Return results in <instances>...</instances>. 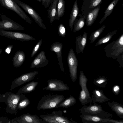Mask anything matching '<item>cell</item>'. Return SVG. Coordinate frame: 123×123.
I'll return each instance as SVG.
<instances>
[{
	"instance_id": "1",
	"label": "cell",
	"mask_w": 123,
	"mask_h": 123,
	"mask_svg": "<svg viewBox=\"0 0 123 123\" xmlns=\"http://www.w3.org/2000/svg\"><path fill=\"white\" fill-rule=\"evenodd\" d=\"M65 99L63 95L49 94L42 97L38 103L37 109L40 110L58 108V105Z\"/></svg>"
},
{
	"instance_id": "2",
	"label": "cell",
	"mask_w": 123,
	"mask_h": 123,
	"mask_svg": "<svg viewBox=\"0 0 123 123\" xmlns=\"http://www.w3.org/2000/svg\"><path fill=\"white\" fill-rule=\"evenodd\" d=\"M27 98L25 94L6 92L4 94L2 102L6 105V112L11 114L17 115V107L19 102Z\"/></svg>"
},
{
	"instance_id": "3",
	"label": "cell",
	"mask_w": 123,
	"mask_h": 123,
	"mask_svg": "<svg viewBox=\"0 0 123 123\" xmlns=\"http://www.w3.org/2000/svg\"><path fill=\"white\" fill-rule=\"evenodd\" d=\"M87 106H83L79 110V112L81 114L88 115L97 116L103 118H111L112 117V114L104 111L102 106L96 103L93 102Z\"/></svg>"
},
{
	"instance_id": "4",
	"label": "cell",
	"mask_w": 123,
	"mask_h": 123,
	"mask_svg": "<svg viewBox=\"0 0 123 123\" xmlns=\"http://www.w3.org/2000/svg\"><path fill=\"white\" fill-rule=\"evenodd\" d=\"M106 56L116 59L123 53V34L116 40L107 44L104 48Z\"/></svg>"
},
{
	"instance_id": "5",
	"label": "cell",
	"mask_w": 123,
	"mask_h": 123,
	"mask_svg": "<svg viewBox=\"0 0 123 123\" xmlns=\"http://www.w3.org/2000/svg\"><path fill=\"white\" fill-rule=\"evenodd\" d=\"M88 79L83 72L81 70L80 72L79 84L81 88L79 99L83 105L90 104L92 102L91 96L86 86Z\"/></svg>"
},
{
	"instance_id": "6",
	"label": "cell",
	"mask_w": 123,
	"mask_h": 123,
	"mask_svg": "<svg viewBox=\"0 0 123 123\" xmlns=\"http://www.w3.org/2000/svg\"><path fill=\"white\" fill-rule=\"evenodd\" d=\"M40 117L45 123H77L72 118H68L63 115V111L61 110L54 111L51 113L41 115Z\"/></svg>"
},
{
	"instance_id": "7",
	"label": "cell",
	"mask_w": 123,
	"mask_h": 123,
	"mask_svg": "<svg viewBox=\"0 0 123 123\" xmlns=\"http://www.w3.org/2000/svg\"><path fill=\"white\" fill-rule=\"evenodd\" d=\"M0 4L2 6L15 12L27 22L30 24H32L30 18L20 8L15 0H0Z\"/></svg>"
},
{
	"instance_id": "8",
	"label": "cell",
	"mask_w": 123,
	"mask_h": 123,
	"mask_svg": "<svg viewBox=\"0 0 123 123\" xmlns=\"http://www.w3.org/2000/svg\"><path fill=\"white\" fill-rule=\"evenodd\" d=\"M67 62L69 67L70 76L72 81L74 82L77 78V69L78 62L73 49L69 50L67 57Z\"/></svg>"
},
{
	"instance_id": "9",
	"label": "cell",
	"mask_w": 123,
	"mask_h": 123,
	"mask_svg": "<svg viewBox=\"0 0 123 123\" xmlns=\"http://www.w3.org/2000/svg\"><path fill=\"white\" fill-rule=\"evenodd\" d=\"M15 0L19 6L30 15L41 27L44 29H47L42 18L34 9L29 5L21 1L18 0Z\"/></svg>"
},
{
	"instance_id": "10",
	"label": "cell",
	"mask_w": 123,
	"mask_h": 123,
	"mask_svg": "<svg viewBox=\"0 0 123 123\" xmlns=\"http://www.w3.org/2000/svg\"><path fill=\"white\" fill-rule=\"evenodd\" d=\"M0 35L22 41L37 40L33 37L28 34L18 32L7 31L1 29H0Z\"/></svg>"
},
{
	"instance_id": "11",
	"label": "cell",
	"mask_w": 123,
	"mask_h": 123,
	"mask_svg": "<svg viewBox=\"0 0 123 123\" xmlns=\"http://www.w3.org/2000/svg\"><path fill=\"white\" fill-rule=\"evenodd\" d=\"M0 29L4 30H23L25 28L22 25L7 17L5 15H1Z\"/></svg>"
},
{
	"instance_id": "12",
	"label": "cell",
	"mask_w": 123,
	"mask_h": 123,
	"mask_svg": "<svg viewBox=\"0 0 123 123\" xmlns=\"http://www.w3.org/2000/svg\"><path fill=\"white\" fill-rule=\"evenodd\" d=\"M12 123H45L36 115L27 113L11 120Z\"/></svg>"
},
{
	"instance_id": "13",
	"label": "cell",
	"mask_w": 123,
	"mask_h": 123,
	"mask_svg": "<svg viewBox=\"0 0 123 123\" xmlns=\"http://www.w3.org/2000/svg\"><path fill=\"white\" fill-rule=\"evenodd\" d=\"M38 73L37 71L27 73L15 79L12 83L11 90L32 80Z\"/></svg>"
},
{
	"instance_id": "14",
	"label": "cell",
	"mask_w": 123,
	"mask_h": 123,
	"mask_svg": "<svg viewBox=\"0 0 123 123\" xmlns=\"http://www.w3.org/2000/svg\"><path fill=\"white\" fill-rule=\"evenodd\" d=\"M83 123H123V120L103 118L93 116L82 115H80Z\"/></svg>"
},
{
	"instance_id": "15",
	"label": "cell",
	"mask_w": 123,
	"mask_h": 123,
	"mask_svg": "<svg viewBox=\"0 0 123 123\" xmlns=\"http://www.w3.org/2000/svg\"><path fill=\"white\" fill-rule=\"evenodd\" d=\"M48 85L43 88V90L63 91L69 90L68 85L60 80L55 79H49L47 81Z\"/></svg>"
},
{
	"instance_id": "16",
	"label": "cell",
	"mask_w": 123,
	"mask_h": 123,
	"mask_svg": "<svg viewBox=\"0 0 123 123\" xmlns=\"http://www.w3.org/2000/svg\"><path fill=\"white\" fill-rule=\"evenodd\" d=\"M49 60L45 55L43 50L41 51L37 55L31 62L30 68H40L44 67L47 65Z\"/></svg>"
},
{
	"instance_id": "17",
	"label": "cell",
	"mask_w": 123,
	"mask_h": 123,
	"mask_svg": "<svg viewBox=\"0 0 123 123\" xmlns=\"http://www.w3.org/2000/svg\"><path fill=\"white\" fill-rule=\"evenodd\" d=\"M63 46V44L62 43L56 41L53 43L51 45L50 50L51 52H54L56 53L58 60V64L61 69L62 71L64 72L62 54Z\"/></svg>"
},
{
	"instance_id": "18",
	"label": "cell",
	"mask_w": 123,
	"mask_h": 123,
	"mask_svg": "<svg viewBox=\"0 0 123 123\" xmlns=\"http://www.w3.org/2000/svg\"><path fill=\"white\" fill-rule=\"evenodd\" d=\"M88 34L87 33L84 32L82 36L80 35L76 37V50L78 54L80 53L83 52L87 43Z\"/></svg>"
},
{
	"instance_id": "19",
	"label": "cell",
	"mask_w": 123,
	"mask_h": 123,
	"mask_svg": "<svg viewBox=\"0 0 123 123\" xmlns=\"http://www.w3.org/2000/svg\"><path fill=\"white\" fill-rule=\"evenodd\" d=\"M91 97L93 102L103 103L107 102L110 99L107 97L102 90L95 89L92 92Z\"/></svg>"
},
{
	"instance_id": "20",
	"label": "cell",
	"mask_w": 123,
	"mask_h": 123,
	"mask_svg": "<svg viewBox=\"0 0 123 123\" xmlns=\"http://www.w3.org/2000/svg\"><path fill=\"white\" fill-rule=\"evenodd\" d=\"M25 55L22 51L19 50L15 53L12 59V65L15 68L20 67L24 62Z\"/></svg>"
},
{
	"instance_id": "21",
	"label": "cell",
	"mask_w": 123,
	"mask_h": 123,
	"mask_svg": "<svg viewBox=\"0 0 123 123\" xmlns=\"http://www.w3.org/2000/svg\"><path fill=\"white\" fill-rule=\"evenodd\" d=\"M58 0H53L48 10V18L51 24H52L55 20Z\"/></svg>"
},
{
	"instance_id": "22",
	"label": "cell",
	"mask_w": 123,
	"mask_h": 123,
	"mask_svg": "<svg viewBox=\"0 0 123 123\" xmlns=\"http://www.w3.org/2000/svg\"><path fill=\"white\" fill-rule=\"evenodd\" d=\"M111 110L114 111L117 115L120 118H123V105L115 101L107 103Z\"/></svg>"
},
{
	"instance_id": "23",
	"label": "cell",
	"mask_w": 123,
	"mask_h": 123,
	"mask_svg": "<svg viewBox=\"0 0 123 123\" xmlns=\"http://www.w3.org/2000/svg\"><path fill=\"white\" fill-rule=\"evenodd\" d=\"M38 81H32L21 87L18 91L17 93H28L34 91L38 84Z\"/></svg>"
},
{
	"instance_id": "24",
	"label": "cell",
	"mask_w": 123,
	"mask_h": 123,
	"mask_svg": "<svg viewBox=\"0 0 123 123\" xmlns=\"http://www.w3.org/2000/svg\"><path fill=\"white\" fill-rule=\"evenodd\" d=\"M79 12V9L77 4V0L75 1L70 15L69 20V26L72 31L74 23Z\"/></svg>"
},
{
	"instance_id": "25",
	"label": "cell",
	"mask_w": 123,
	"mask_h": 123,
	"mask_svg": "<svg viewBox=\"0 0 123 123\" xmlns=\"http://www.w3.org/2000/svg\"><path fill=\"white\" fill-rule=\"evenodd\" d=\"M100 8L99 6L96 8L88 14L86 19V24L88 26H91L96 20Z\"/></svg>"
},
{
	"instance_id": "26",
	"label": "cell",
	"mask_w": 123,
	"mask_h": 123,
	"mask_svg": "<svg viewBox=\"0 0 123 123\" xmlns=\"http://www.w3.org/2000/svg\"><path fill=\"white\" fill-rule=\"evenodd\" d=\"M75 98L72 95L64 99L57 106V108H69L73 106L76 103Z\"/></svg>"
},
{
	"instance_id": "27",
	"label": "cell",
	"mask_w": 123,
	"mask_h": 123,
	"mask_svg": "<svg viewBox=\"0 0 123 123\" xmlns=\"http://www.w3.org/2000/svg\"><path fill=\"white\" fill-rule=\"evenodd\" d=\"M64 0H59L57 6V11L55 20H59L63 16L65 11Z\"/></svg>"
},
{
	"instance_id": "28",
	"label": "cell",
	"mask_w": 123,
	"mask_h": 123,
	"mask_svg": "<svg viewBox=\"0 0 123 123\" xmlns=\"http://www.w3.org/2000/svg\"><path fill=\"white\" fill-rule=\"evenodd\" d=\"M118 31L117 30H115L110 32L104 37L100 39L95 44V46L99 45L108 42Z\"/></svg>"
},
{
	"instance_id": "29",
	"label": "cell",
	"mask_w": 123,
	"mask_h": 123,
	"mask_svg": "<svg viewBox=\"0 0 123 123\" xmlns=\"http://www.w3.org/2000/svg\"><path fill=\"white\" fill-rule=\"evenodd\" d=\"M86 17L83 16L81 17L79 19H76L73 25V32L75 33L79 31L84 26L85 24V20Z\"/></svg>"
},
{
	"instance_id": "30",
	"label": "cell",
	"mask_w": 123,
	"mask_h": 123,
	"mask_svg": "<svg viewBox=\"0 0 123 123\" xmlns=\"http://www.w3.org/2000/svg\"><path fill=\"white\" fill-rule=\"evenodd\" d=\"M119 0H114L109 6L105 12V15L104 16L99 22L100 24H101L108 16L110 15L111 14Z\"/></svg>"
},
{
	"instance_id": "31",
	"label": "cell",
	"mask_w": 123,
	"mask_h": 123,
	"mask_svg": "<svg viewBox=\"0 0 123 123\" xmlns=\"http://www.w3.org/2000/svg\"><path fill=\"white\" fill-rule=\"evenodd\" d=\"M107 78L104 76H100L96 78L93 81L94 84L101 88L106 87L107 83Z\"/></svg>"
},
{
	"instance_id": "32",
	"label": "cell",
	"mask_w": 123,
	"mask_h": 123,
	"mask_svg": "<svg viewBox=\"0 0 123 123\" xmlns=\"http://www.w3.org/2000/svg\"><path fill=\"white\" fill-rule=\"evenodd\" d=\"M106 27L105 25H103L101 27L92 32L90 38V43H93L98 38L102 33Z\"/></svg>"
},
{
	"instance_id": "33",
	"label": "cell",
	"mask_w": 123,
	"mask_h": 123,
	"mask_svg": "<svg viewBox=\"0 0 123 123\" xmlns=\"http://www.w3.org/2000/svg\"><path fill=\"white\" fill-rule=\"evenodd\" d=\"M30 101L28 98H26L20 101L17 107V110H23L30 104Z\"/></svg>"
},
{
	"instance_id": "34",
	"label": "cell",
	"mask_w": 123,
	"mask_h": 123,
	"mask_svg": "<svg viewBox=\"0 0 123 123\" xmlns=\"http://www.w3.org/2000/svg\"><path fill=\"white\" fill-rule=\"evenodd\" d=\"M58 36L65 37L66 35V30L64 26L62 24H60L58 27Z\"/></svg>"
},
{
	"instance_id": "35",
	"label": "cell",
	"mask_w": 123,
	"mask_h": 123,
	"mask_svg": "<svg viewBox=\"0 0 123 123\" xmlns=\"http://www.w3.org/2000/svg\"><path fill=\"white\" fill-rule=\"evenodd\" d=\"M42 42V39H41L36 44L31 54V57H33L37 53L40 48Z\"/></svg>"
},
{
	"instance_id": "36",
	"label": "cell",
	"mask_w": 123,
	"mask_h": 123,
	"mask_svg": "<svg viewBox=\"0 0 123 123\" xmlns=\"http://www.w3.org/2000/svg\"><path fill=\"white\" fill-rule=\"evenodd\" d=\"M120 88L118 85H115L112 88V91L116 95H118L120 92Z\"/></svg>"
},
{
	"instance_id": "37",
	"label": "cell",
	"mask_w": 123,
	"mask_h": 123,
	"mask_svg": "<svg viewBox=\"0 0 123 123\" xmlns=\"http://www.w3.org/2000/svg\"><path fill=\"white\" fill-rule=\"evenodd\" d=\"M11 120L9 119L6 117H0V123H11Z\"/></svg>"
},
{
	"instance_id": "38",
	"label": "cell",
	"mask_w": 123,
	"mask_h": 123,
	"mask_svg": "<svg viewBox=\"0 0 123 123\" xmlns=\"http://www.w3.org/2000/svg\"><path fill=\"white\" fill-rule=\"evenodd\" d=\"M102 0H94L92 2L91 5V7H95L99 5Z\"/></svg>"
},
{
	"instance_id": "39",
	"label": "cell",
	"mask_w": 123,
	"mask_h": 123,
	"mask_svg": "<svg viewBox=\"0 0 123 123\" xmlns=\"http://www.w3.org/2000/svg\"><path fill=\"white\" fill-rule=\"evenodd\" d=\"M13 47V46L12 45H9L5 49V52L7 54H9Z\"/></svg>"
},
{
	"instance_id": "40",
	"label": "cell",
	"mask_w": 123,
	"mask_h": 123,
	"mask_svg": "<svg viewBox=\"0 0 123 123\" xmlns=\"http://www.w3.org/2000/svg\"><path fill=\"white\" fill-rule=\"evenodd\" d=\"M53 0H46V3L44 6L46 8L49 6Z\"/></svg>"
},
{
	"instance_id": "41",
	"label": "cell",
	"mask_w": 123,
	"mask_h": 123,
	"mask_svg": "<svg viewBox=\"0 0 123 123\" xmlns=\"http://www.w3.org/2000/svg\"><path fill=\"white\" fill-rule=\"evenodd\" d=\"M4 97V94H2L0 93V103L2 102Z\"/></svg>"
},
{
	"instance_id": "42",
	"label": "cell",
	"mask_w": 123,
	"mask_h": 123,
	"mask_svg": "<svg viewBox=\"0 0 123 123\" xmlns=\"http://www.w3.org/2000/svg\"><path fill=\"white\" fill-rule=\"evenodd\" d=\"M41 0L42 4L43 6H44L46 3V0Z\"/></svg>"
},
{
	"instance_id": "43",
	"label": "cell",
	"mask_w": 123,
	"mask_h": 123,
	"mask_svg": "<svg viewBox=\"0 0 123 123\" xmlns=\"http://www.w3.org/2000/svg\"><path fill=\"white\" fill-rule=\"evenodd\" d=\"M2 49H0V54H1V53H2Z\"/></svg>"
},
{
	"instance_id": "44",
	"label": "cell",
	"mask_w": 123,
	"mask_h": 123,
	"mask_svg": "<svg viewBox=\"0 0 123 123\" xmlns=\"http://www.w3.org/2000/svg\"><path fill=\"white\" fill-rule=\"evenodd\" d=\"M37 0L39 2H41V0Z\"/></svg>"
}]
</instances>
